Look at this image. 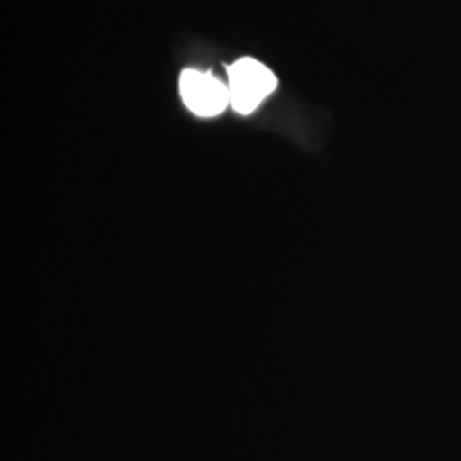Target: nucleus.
Wrapping results in <instances>:
<instances>
[{
	"label": "nucleus",
	"instance_id": "f257e3e1",
	"mask_svg": "<svg viewBox=\"0 0 461 461\" xmlns=\"http://www.w3.org/2000/svg\"><path fill=\"white\" fill-rule=\"evenodd\" d=\"M277 77L268 67L243 57L228 67L230 108L240 115L253 113L277 89Z\"/></svg>",
	"mask_w": 461,
	"mask_h": 461
},
{
	"label": "nucleus",
	"instance_id": "f03ea898",
	"mask_svg": "<svg viewBox=\"0 0 461 461\" xmlns=\"http://www.w3.org/2000/svg\"><path fill=\"white\" fill-rule=\"evenodd\" d=\"M180 95L185 106L198 116L211 118L221 115L230 106L228 84L211 72L185 68L180 76Z\"/></svg>",
	"mask_w": 461,
	"mask_h": 461
}]
</instances>
